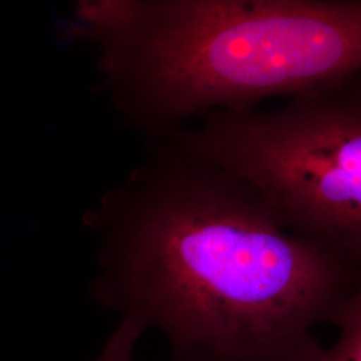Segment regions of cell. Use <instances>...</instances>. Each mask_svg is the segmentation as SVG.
I'll list each match as a JSON object with an SVG mask.
<instances>
[{
    "label": "cell",
    "mask_w": 361,
    "mask_h": 361,
    "mask_svg": "<svg viewBox=\"0 0 361 361\" xmlns=\"http://www.w3.org/2000/svg\"><path fill=\"white\" fill-rule=\"evenodd\" d=\"M102 68L131 114L244 111L361 75V0H161Z\"/></svg>",
    "instance_id": "2"
},
{
    "label": "cell",
    "mask_w": 361,
    "mask_h": 361,
    "mask_svg": "<svg viewBox=\"0 0 361 361\" xmlns=\"http://www.w3.org/2000/svg\"><path fill=\"white\" fill-rule=\"evenodd\" d=\"M146 7L143 0H80L75 3L68 34L109 46L138 26Z\"/></svg>",
    "instance_id": "4"
},
{
    "label": "cell",
    "mask_w": 361,
    "mask_h": 361,
    "mask_svg": "<svg viewBox=\"0 0 361 361\" xmlns=\"http://www.w3.org/2000/svg\"><path fill=\"white\" fill-rule=\"evenodd\" d=\"M335 325L340 335L329 348L323 345L308 361H361V277L340 310Z\"/></svg>",
    "instance_id": "5"
},
{
    "label": "cell",
    "mask_w": 361,
    "mask_h": 361,
    "mask_svg": "<svg viewBox=\"0 0 361 361\" xmlns=\"http://www.w3.org/2000/svg\"><path fill=\"white\" fill-rule=\"evenodd\" d=\"M94 295L166 336L171 361H308L361 269L289 229L250 188L177 152L94 214Z\"/></svg>",
    "instance_id": "1"
},
{
    "label": "cell",
    "mask_w": 361,
    "mask_h": 361,
    "mask_svg": "<svg viewBox=\"0 0 361 361\" xmlns=\"http://www.w3.org/2000/svg\"><path fill=\"white\" fill-rule=\"evenodd\" d=\"M178 150L250 188L293 232L361 269V75L277 109L216 111Z\"/></svg>",
    "instance_id": "3"
},
{
    "label": "cell",
    "mask_w": 361,
    "mask_h": 361,
    "mask_svg": "<svg viewBox=\"0 0 361 361\" xmlns=\"http://www.w3.org/2000/svg\"><path fill=\"white\" fill-rule=\"evenodd\" d=\"M142 334L143 329L138 324L121 320L118 329L109 338L101 356L95 361H133L134 347Z\"/></svg>",
    "instance_id": "6"
}]
</instances>
